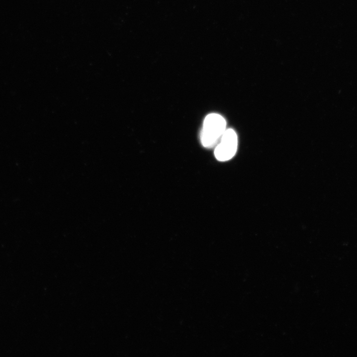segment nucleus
Segmentation results:
<instances>
[{
  "label": "nucleus",
  "mask_w": 357,
  "mask_h": 357,
  "mask_svg": "<svg viewBox=\"0 0 357 357\" xmlns=\"http://www.w3.org/2000/svg\"><path fill=\"white\" fill-rule=\"evenodd\" d=\"M226 121L220 115H208L203 121L200 133V141L206 148L216 146L226 130Z\"/></svg>",
  "instance_id": "obj_1"
},
{
  "label": "nucleus",
  "mask_w": 357,
  "mask_h": 357,
  "mask_svg": "<svg viewBox=\"0 0 357 357\" xmlns=\"http://www.w3.org/2000/svg\"><path fill=\"white\" fill-rule=\"evenodd\" d=\"M238 148V136L232 128L226 130L219 141L216 145L214 155L220 161H226L235 155Z\"/></svg>",
  "instance_id": "obj_2"
}]
</instances>
